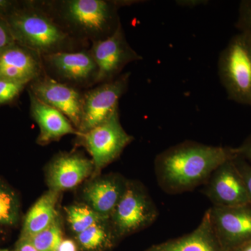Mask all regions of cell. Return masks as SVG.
<instances>
[{
  "instance_id": "6da1fadb",
  "label": "cell",
  "mask_w": 251,
  "mask_h": 251,
  "mask_svg": "<svg viewBox=\"0 0 251 251\" xmlns=\"http://www.w3.org/2000/svg\"><path fill=\"white\" fill-rule=\"evenodd\" d=\"M237 156V148L185 140L156 156L157 183L167 194L189 192L205 184L218 167Z\"/></svg>"
},
{
  "instance_id": "7a4b0ae2",
  "label": "cell",
  "mask_w": 251,
  "mask_h": 251,
  "mask_svg": "<svg viewBox=\"0 0 251 251\" xmlns=\"http://www.w3.org/2000/svg\"><path fill=\"white\" fill-rule=\"evenodd\" d=\"M37 4L74 39L91 44L113 34L122 24L119 11L135 0H40Z\"/></svg>"
},
{
  "instance_id": "3957f363",
  "label": "cell",
  "mask_w": 251,
  "mask_h": 251,
  "mask_svg": "<svg viewBox=\"0 0 251 251\" xmlns=\"http://www.w3.org/2000/svg\"><path fill=\"white\" fill-rule=\"evenodd\" d=\"M15 41L41 56L90 49L74 39L46 14L36 1H26L4 16Z\"/></svg>"
},
{
  "instance_id": "277c9868",
  "label": "cell",
  "mask_w": 251,
  "mask_h": 251,
  "mask_svg": "<svg viewBox=\"0 0 251 251\" xmlns=\"http://www.w3.org/2000/svg\"><path fill=\"white\" fill-rule=\"evenodd\" d=\"M218 75L227 98L251 107V36L238 32L219 54Z\"/></svg>"
},
{
  "instance_id": "5b68a950",
  "label": "cell",
  "mask_w": 251,
  "mask_h": 251,
  "mask_svg": "<svg viewBox=\"0 0 251 251\" xmlns=\"http://www.w3.org/2000/svg\"><path fill=\"white\" fill-rule=\"evenodd\" d=\"M158 208L140 181L128 180L123 196L110 216L120 240L150 227L158 219Z\"/></svg>"
},
{
  "instance_id": "8992f818",
  "label": "cell",
  "mask_w": 251,
  "mask_h": 251,
  "mask_svg": "<svg viewBox=\"0 0 251 251\" xmlns=\"http://www.w3.org/2000/svg\"><path fill=\"white\" fill-rule=\"evenodd\" d=\"M78 143L86 149L93 162L92 176H99L105 167L119 158L124 150L134 140L122 126L120 112L92 129L77 135Z\"/></svg>"
},
{
  "instance_id": "52a82bcc",
  "label": "cell",
  "mask_w": 251,
  "mask_h": 251,
  "mask_svg": "<svg viewBox=\"0 0 251 251\" xmlns=\"http://www.w3.org/2000/svg\"><path fill=\"white\" fill-rule=\"evenodd\" d=\"M44 73L61 83L80 90L97 85L98 67L90 49L42 56Z\"/></svg>"
},
{
  "instance_id": "ba28073f",
  "label": "cell",
  "mask_w": 251,
  "mask_h": 251,
  "mask_svg": "<svg viewBox=\"0 0 251 251\" xmlns=\"http://www.w3.org/2000/svg\"><path fill=\"white\" fill-rule=\"evenodd\" d=\"M130 77V72L124 73L114 80L83 91L78 133L88 131L118 111L119 102L128 90Z\"/></svg>"
},
{
  "instance_id": "9c48e42d",
  "label": "cell",
  "mask_w": 251,
  "mask_h": 251,
  "mask_svg": "<svg viewBox=\"0 0 251 251\" xmlns=\"http://www.w3.org/2000/svg\"><path fill=\"white\" fill-rule=\"evenodd\" d=\"M90 51L98 67L97 85L117 78L130 63L143 59L127 41L122 23L107 39L92 43Z\"/></svg>"
},
{
  "instance_id": "30bf717a",
  "label": "cell",
  "mask_w": 251,
  "mask_h": 251,
  "mask_svg": "<svg viewBox=\"0 0 251 251\" xmlns=\"http://www.w3.org/2000/svg\"><path fill=\"white\" fill-rule=\"evenodd\" d=\"M211 225L225 251H231L251 241V204L208 209Z\"/></svg>"
},
{
  "instance_id": "8fae6325",
  "label": "cell",
  "mask_w": 251,
  "mask_h": 251,
  "mask_svg": "<svg viewBox=\"0 0 251 251\" xmlns=\"http://www.w3.org/2000/svg\"><path fill=\"white\" fill-rule=\"evenodd\" d=\"M234 159L218 167L203 185V194L213 206L231 207L250 204L245 183Z\"/></svg>"
},
{
  "instance_id": "7c38bea8",
  "label": "cell",
  "mask_w": 251,
  "mask_h": 251,
  "mask_svg": "<svg viewBox=\"0 0 251 251\" xmlns=\"http://www.w3.org/2000/svg\"><path fill=\"white\" fill-rule=\"evenodd\" d=\"M27 87L36 98L62 112L78 131L84 90L61 83L45 73Z\"/></svg>"
},
{
  "instance_id": "4fadbf2b",
  "label": "cell",
  "mask_w": 251,
  "mask_h": 251,
  "mask_svg": "<svg viewBox=\"0 0 251 251\" xmlns=\"http://www.w3.org/2000/svg\"><path fill=\"white\" fill-rule=\"evenodd\" d=\"M92 159L78 152L56 155L48 165L46 181L49 190L59 193L74 189L94 173Z\"/></svg>"
},
{
  "instance_id": "5bb4252c",
  "label": "cell",
  "mask_w": 251,
  "mask_h": 251,
  "mask_svg": "<svg viewBox=\"0 0 251 251\" xmlns=\"http://www.w3.org/2000/svg\"><path fill=\"white\" fill-rule=\"evenodd\" d=\"M44 74L42 56L16 44L0 53V79L29 85Z\"/></svg>"
},
{
  "instance_id": "9a60e30c",
  "label": "cell",
  "mask_w": 251,
  "mask_h": 251,
  "mask_svg": "<svg viewBox=\"0 0 251 251\" xmlns=\"http://www.w3.org/2000/svg\"><path fill=\"white\" fill-rule=\"evenodd\" d=\"M127 182L128 180L117 173L96 176L82 191L85 204L100 215L110 218L125 193Z\"/></svg>"
},
{
  "instance_id": "2e32d148",
  "label": "cell",
  "mask_w": 251,
  "mask_h": 251,
  "mask_svg": "<svg viewBox=\"0 0 251 251\" xmlns=\"http://www.w3.org/2000/svg\"><path fill=\"white\" fill-rule=\"evenodd\" d=\"M30 100V115L39 127L36 143L49 145L67 135H77L78 131L62 112L41 101L28 91Z\"/></svg>"
},
{
  "instance_id": "e0dca14e",
  "label": "cell",
  "mask_w": 251,
  "mask_h": 251,
  "mask_svg": "<svg viewBox=\"0 0 251 251\" xmlns=\"http://www.w3.org/2000/svg\"><path fill=\"white\" fill-rule=\"evenodd\" d=\"M144 251H225L214 233L209 211L192 232L154 244Z\"/></svg>"
},
{
  "instance_id": "ac0fdd59",
  "label": "cell",
  "mask_w": 251,
  "mask_h": 251,
  "mask_svg": "<svg viewBox=\"0 0 251 251\" xmlns=\"http://www.w3.org/2000/svg\"><path fill=\"white\" fill-rule=\"evenodd\" d=\"M60 193L49 190L28 211L20 237L29 238L49 227L59 217L57 206Z\"/></svg>"
},
{
  "instance_id": "d6986e66",
  "label": "cell",
  "mask_w": 251,
  "mask_h": 251,
  "mask_svg": "<svg viewBox=\"0 0 251 251\" xmlns=\"http://www.w3.org/2000/svg\"><path fill=\"white\" fill-rule=\"evenodd\" d=\"M80 251H110L120 239L110 224V219L93 225L74 238Z\"/></svg>"
},
{
  "instance_id": "ffe728a7",
  "label": "cell",
  "mask_w": 251,
  "mask_h": 251,
  "mask_svg": "<svg viewBox=\"0 0 251 251\" xmlns=\"http://www.w3.org/2000/svg\"><path fill=\"white\" fill-rule=\"evenodd\" d=\"M21 201L18 193L0 178V227H12L19 222Z\"/></svg>"
},
{
  "instance_id": "44dd1931",
  "label": "cell",
  "mask_w": 251,
  "mask_h": 251,
  "mask_svg": "<svg viewBox=\"0 0 251 251\" xmlns=\"http://www.w3.org/2000/svg\"><path fill=\"white\" fill-rule=\"evenodd\" d=\"M65 211L68 224L74 237L93 225L110 219L100 215L85 203L72 204L66 208Z\"/></svg>"
},
{
  "instance_id": "7402d4cb",
  "label": "cell",
  "mask_w": 251,
  "mask_h": 251,
  "mask_svg": "<svg viewBox=\"0 0 251 251\" xmlns=\"http://www.w3.org/2000/svg\"><path fill=\"white\" fill-rule=\"evenodd\" d=\"M25 239L39 251H59L64 239L60 218L59 216L53 224L44 230Z\"/></svg>"
},
{
  "instance_id": "603a6c76",
  "label": "cell",
  "mask_w": 251,
  "mask_h": 251,
  "mask_svg": "<svg viewBox=\"0 0 251 251\" xmlns=\"http://www.w3.org/2000/svg\"><path fill=\"white\" fill-rule=\"evenodd\" d=\"M26 87L25 84L0 79V105L12 103Z\"/></svg>"
},
{
  "instance_id": "cb8c5ba5",
  "label": "cell",
  "mask_w": 251,
  "mask_h": 251,
  "mask_svg": "<svg viewBox=\"0 0 251 251\" xmlns=\"http://www.w3.org/2000/svg\"><path fill=\"white\" fill-rule=\"evenodd\" d=\"M236 27L239 32L251 36V0H243L239 3Z\"/></svg>"
},
{
  "instance_id": "d4e9b609",
  "label": "cell",
  "mask_w": 251,
  "mask_h": 251,
  "mask_svg": "<svg viewBox=\"0 0 251 251\" xmlns=\"http://www.w3.org/2000/svg\"><path fill=\"white\" fill-rule=\"evenodd\" d=\"M16 43L7 21L0 16V53Z\"/></svg>"
},
{
  "instance_id": "484cf974",
  "label": "cell",
  "mask_w": 251,
  "mask_h": 251,
  "mask_svg": "<svg viewBox=\"0 0 251 251\" xmlns=\"http://www.w3.org/2000/svg\"><path fill=\"white\" fill-rule=\"evenodd\" d=\"M239 173L242 175L246 187H247L248 196L251 204V164L244 160L242 157L237 156L234 159Z\"/></svg>"
},
{
  "instance_id": "4316f807",
  "label": "cell",
  "mask_w": 251,
  "mask_h": 251,
  "mask_svg": "<svg viewBox=\"0 0 251 251\" xmlns=\"http://www.w3.org/2000/svg\"><path fill=\"white\" fill-rule=\"evenodd\" d=\"M238 156L251 164V133L244 140L242 145L237 148Z\"/></svg>"
},
{
  "instance_id": "83f0119b",
  "label": "cell",
  "mask_w": 251,
  "mask_h": 251,
  "mask_svg": "<svg viewBox=\"0 0 251 251\" xmlns=\"http://www.w3.org/2000/svg\"><path fill=\"white\" fill-rule=\"evenodd\" d=\"M12 251H39L25 238L20 237Z\"/></svg>"
},
{
  "instance_id": "f1b7e54d",
  "label": "cell",
  "mask_w": 251,
  "mask_h": 251,
  "mask_svg": "<svg viewBox=\"0 0 251 251\" xmlns=\"http://www.w3.org/2000/svg\"><path fill=\"white\" fill-rule=\"evenodd\" d=\"M19 3L10 0H0V16H6L13 11Z\"/></svg>"
},
{
  "instance_id": "f546056e",
  "label": "cell",
  "mask_w": 251,
  "mask_h": 251,
  "mask_svg": "<svg viewBox=\"0 0 251 251\" xmlns=\"http://www.w3.org/2000/svg\"><path fill=\"white\" fill-rule=\"evenodd\" d=\"M176 2V4L183 7L195 8L201 5L207 4L209 1L207 0H179Z\"/></svg>"
},
{
  "instance_id": "4dcf8cb0",
  "label": "cell",
  "mask_w": 251,
  "mask_h": 251,
  "mask_svg": "<svg viewBox=\"0 0 251 251\" xmlns=\"http://www.w3.org/2000/svg\"><path fill=\"white\" fill-rule=\"evenodd\" d=\"M59 251H80V249L74 239L72 240V239H64L59 247Z\"/></svg>"
},
{
  "instance_id": "1f68e13d",
  "label": "cell",
  "mask_w": 251,
  "mask_h": 251,
  "mask_svg": "<svg viewBox=\"0 0 251 251\" xmlns=\"http://www.w3.org/2000/svg\"><path fill=\"white\" fill-rule=\"evenodd\" d=\"M231 251H251V241Z\"/></svg>"
},
{
  "instance_id": "d6a6232c",
  "label": "cell",
  "mask_w": 251,
  "mask_h": 251,
  "mask_svg": "<svg viewBox=\"0 0 251 251\" xmlns=\"http://www.w3.org/2000/svg\"><path fill=\"white\" fill-rule=\"evenodd\" d=\"M0 251H10L9 249H0Z\"/></svg>"
},
{
  "instance_id": "836d02e7",
  "label": "cell",
  "mask_w": 251,
  "mask_h": 251,
  "mask_svg": "<svg viewBox=\"0 0 251 251\" xmlns=\"http://www.w3.org/2000/svg\"><path fill=\"white\" fill-rule=\"evenodd\" d=\"M3 230L2 229H1V227H0V235H1V234H2Z\"/></svg>"
}]
</instances>
